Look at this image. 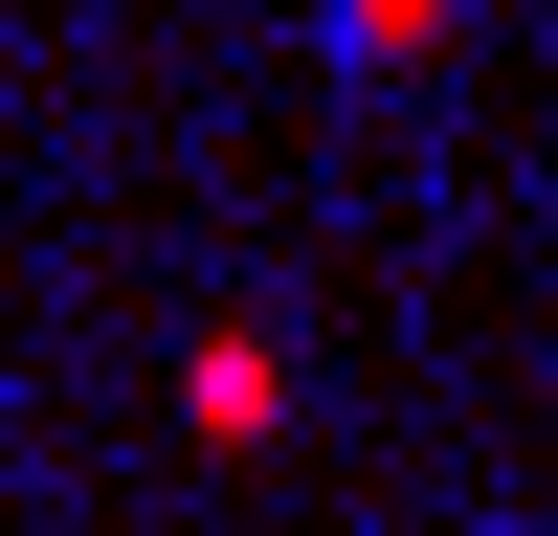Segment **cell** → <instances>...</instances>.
I'll use <instances>...</instances> for the list:
<instances>
[{
	"instance_id": "cell-1",
	"label": "cell",
	"mask_w": 558,
	"mask_h": 536,
	"mask_svg": "<svg viewBox=\"0 0 558 536\" xmlns=\"http://www.w3.org/2000/svg\"><path fill=\"white\" fill-rule=\"evenodd\" d=\"M179 447H223V470L291 447V336H202V357H179Z\"/></svg>"
},
{
	"instance_id": "cell-2",
	"label": "cell",
	"mask_w": 558,
	"mask_h": 536,
	"mask_svg": "<svg viewBox=\"0 0 558 536\" xmlns=\"http://www.w3.org/2000/svg\"><path fill=\"white\" fill-rule=\"evenodd\" d=\"M313 23H336V68H425V45L470 23V0H313Z\"/></svg>"
}]
</instances>
